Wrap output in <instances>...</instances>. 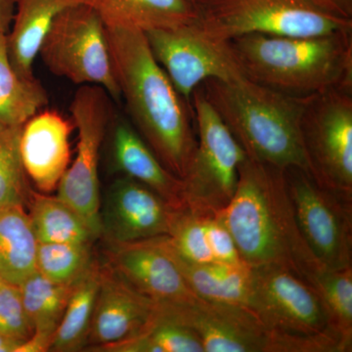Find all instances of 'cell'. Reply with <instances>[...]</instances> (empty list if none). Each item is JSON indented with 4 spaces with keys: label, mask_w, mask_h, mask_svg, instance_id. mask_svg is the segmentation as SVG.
I'll list each match as a JSON object with an SVG mask.
<instances>
[{
    "label": "cell",
    "mask_w": 352,
    "mask_h": 352,
    "mask_svg": "<svg viewBox=\"0 0 352 352\" xmlns=\"http://www.w3.org/2000/svg\"><path fill=\"white\" fill-rule=\"evenodd\" d=\"M171 249L187 263H210L214 261L205 229V214L183 208L176 210L166 236Z\"/></svg>",
    "instance_id": "31"
},
{
    "label": "cell",
    "mask_w": 352,
    "mask_h": 352,
    "mask_svg": "<svg viewBox=\"0 0 352 352\" xmlns=\"http://www.w3.org/2000/svg\"><path fill=\"white\" fill-rule=\"evenodd\" d=\"M21 346L20 342L0 333V352H17Z\"/></svg>",
    "instance_id": "36"
},
{
    "label": "cell",
    "mask_w": 352,
    "mask_h": 352,
    "mask_svg": "<svg viewBox=\"0 0 352 352\" xmlns=\"http://www.w3.org/2000/svg\"><path fill=\"white\" fill-rule=\"evenodd\" d=\"M188 1L191 2V3L196 7L197 4H198L199 2H201V0H188Z\"/></svg>",
    "instance_id": "37"
},
{
    "label": "cell",
    "mask_w": 352,
    "mask_h": 352,
    "mask_svg": "<svg viewBox=\"0 0 352 352\" xmlns=\"http://www.w3.org/2000/svg\"><path fill=\"white\" fill-rule=\"evenodd\" d=\"M164 249L179 268L189 288L199 298L210 302L249 308L252 294V268L245 264L187 263L171 249L161 236Z\"/></svg>",
    "instance_id": "20"
},
{
    "label": "cell",
    "mask_w": 352,
    "mask_h": 352,
    "mask_svg": "<svg viewBox=\"0 0 352 352\" xmlns=\"http://www.w3.org/2000/svg\"><path fill=\"white\" fill-rule=\"evenodd\" d=\"M113 127L111 153L113 170L143 183L173 208H185L182 179L166 170L131 122L116 117Z\"/></svg>",
    "instance_id": "18"
},
{
    "label": "cell",
    "mask_w": 352,
    "mask_h": 352,
    "mask_svg": "<svg viewBox=\"0 0 352 352\" xmlns=\"http://www.w3.org/2000/svg\"><path fill=\"white\" fill-rule=\"evenodd\" d=\"M106 27L146 32L195 24V6L188 0H88Z\"/></svg>",
    "instance_id": "21"
},
{
    "label": "cell",
    "mask_w": 352,
    "mask_h": 352,
    "mask_svg": "<svg viewBox=\"0 0 352 352\" xmlns=\"http://www.w3.org/2000/svg\"><path fill=\"white\" fill-rule=\"evenodd\" d=\"M144 34L155 60L190 103L194 90L205 80L243 76L228 44L205 36L195 24L149 30Z\"/></svg>",
    "instance_id": "12"
},
{
    "label": "cell",
    "mask_w": 352,
    "mask_h": 352,
    "mask_svg": "<svg viewBox=\"0 0 352 352\" xmlns=\"http://www.w3.org/2000/svg\"><path fill=\"white\" fill-rule=\"evenodd\" d=\"M177 210L143 183L120 175L101 201L100 238L131 243L168 236Z\"/></svg>",
    "instance_id": "14"
},
{
    "label": "cell",
    "mask_w": 352,
    "mask_h": 352,
    "mask_svg": "<svg viewBox=\"0 0 352 352\" xmlns=\"http://www.w3.org/2000/svg\"><path fill=\"white\" fill-rule=\"evenodd\" d=\"M88 0H17L6 50L11 66L24 78H34V62L44 36L62 11Z\"/></svg>",
    "instance_id": "19"
},
{
    "label": "cell",
    "mask_w": 352,
    "mask_h": 352,
    "mask_svg": "<svg viewBox=\"0 0 352 352\" xmlns=\"http://www.w3.org/2000/svg\"><path fill=\"white\" fill-rule=\"evenodd\" d=\"M94 243H38L36 270L50 281L72 284L95 263Z\"/></svg>",
    "instance_id": "28"
},
{
    "label": "cell",
    "mask_w": 352,
    "mask_h": 352,
    "mask_svg": "<svg viewBox=\"0 0 352 352\" xmlns=\"http://www.w3.org/2000/svg\"><path fill=\"white\" fill-rule=\"evenodd\" d=\"M156 310L194 331L204 352H270V333L249 308L196 296Z\"/></svg>",
    "instance_id": "13"
},
{
    "label": "cell",
    "mask_w": 352,
    "mask_h": 352,
    "mask_svg": "<svg viewBox=\"0 0 352 352\" xmlns=\"http://www.w3.org/2000/svg\"><path fill=\"white\" fill-rule=\"evenodd\" d=\"M217 214L249 267L282 266L308 284L324 270L298 230L284 170L245 157L235 193Z\"/></svg>",
    "instance_id": "2"
},
{
    "label": "cell",
    "mask_w": 352,
    "mask_h": 352,
    "mask_svg": "<svg viewBox=\"0 0 352 352\" xmlns=\"http://www.w3.org/2000/svg\"><path fill=\"white\" fill-rule=\"evenodd\" d=\"M245 78L293 96L352 90V31L324 36L250 34L226 41Z\"/></svg>",
    "instance_id": "3"
},
{
    "label": "cell",
    "mask_w": 352,
    "mask_h": 352,
    "mask_svg": "<svg viewBox=\"0 0 352 352\" xmlns=\"http://www.w3.org/2000/svg\"><path fill=\"white\" fill-rule=\"evenodd\" d=\"M106 32L120 99L132 126L166 170L182 179L197 145L191 103L155 60L144 32L106 27Z\"/></svg>",
    "instance_id": "1"
},
{
    "label": "cell",
    "mask_w": 352,
    "mask_h": 352,
    "mask_svg": "<svg viewBox=\"0 0 352 352\" xmlns=\"http://www.w3.org/2000/svg\"><path fill=\"white\" fill-rule=\"evenodd\" d=\"M108 352H204L200 339L194 331L168 315L157 311L135 337L105 347Z\"/></svg>",
    "instance_id": "27"
},
{
    "label": "cell",
    "mask_w": 352,
    "mask_h": 352,
    "mask_svg": "<svg viewBox=\"0 0 352 352\" xmlns=\"http://www.w3.org/2000/svg\"><path fill=\"white\" fill-rule=\"evenodd\" d=\"M155 303L129 286L107 265L102 266L87 347L101 351L138 335L151 320Z\"/></svg>",
    "instance_id": "16"
},
{
    "label": "cell",
    "mask_w": 352,
    "mask_h": 352,
    "mask_svg": "<svg viewBox=\"0 0 352 352\" xmlns=\"http://www.w3.org/2000/svg\"><path fill=\"white\" fill-rule=\"evenodd\" d=\"M296 224L324 270L352 267V201L320 186L300 168L284 170Z\"/></svg>",
    "instance_id": "11"
},
{
    "label": "cell",
    "mask_w": 352,
    "mask_h": 352,
    "mask_svg": "<svg viewBox=\"0 0 352 352\" xmlns=\"http://www.w3.org/2000/svg\"><path fill=\"white\" fill-rule=\"evenodd\" d=\"M48 104V95L38 78H24L11 66L6 34H0V126H24Z\"/></svg>",
    "instance_id": "25"
},
{
    "label": "cell",
    "mask_w": 352,
    "mask_h": 352,
    "mask_svg": "<svg viewBox=\"0 0 352 352\" xmlns=\"http://www.w3.org/2000/svg\"><path fill=\"white\" fill-rule=\"evenodd\" d=\"M191 106L197 145L182 179L183 204L193 212L212 214L223 210L232 199L247 156L200 85L192 94Z\"/></svg>",
    "instance_id": "7"
},
{
    "label": "cell",
    "mask_w": 352,
    "mask_h": 352,
    "mask_svg": "<svg viewBox=\"0 0 352 352\" xmlns=\"http://www.w3.org/2000/svg\"><path fill=\"white\" fill-rule=\"evenodd\" d=\"M75 284L54 283L36 271L20 285L23 303L34 328V335L21 344L18 352L50 351Z\"/></svg>",
    "instance_id": "22"
},
{
    "label": "cell",
    "mask_w": 352,
    "mask_h": 352,
    "mask_svg": "<svg viewBox=\"0 0 352 352\" xmlns=\"http://www.w3.org/2000/svg\"><path fill=\"white\" fill-rule=\"evenodd\" d=\"M101 278L102 266L95 261L91 268L76 282L50 351H78L87 347Z\"/></svg>",
    "instance_id": "24"
},
{
    "label": "cell",
    "mask_w": 352,
    "mask_h": 352,
    "mask_svg": "<svg viewBox=\"0 0 352 352\" xmlns=\"http://www.w3.org/2000/svg\"><path fill=\"white\" fill-rule=\"evenodd\" d=\"M300 131L310 176L352 201V90L310 95Z\"/></svg>",
    "instance_id": "9"
},
{
    "label": "cell",
    "mask_w": 352,
    "mask_h": 352,
    "mask_svg": "<svg viewBox=\"0 0 352 352\" xmlns=\"http://www.w3.org/2000/svg\"><path fill=\"white\" fill-rule=\"evenodd\" d=\"M38 55L53 75L75 85L100 87L120 100L106 25L90 4L62 11L44 36Z\"/></svg>",
    "instance_id": "8"
},
{
    "label": "cell",
    "mask_w": 352,
    "mask_h": 352,
    "mask_svg": "<svg viewBox=\"0 0 352 352\" xmlns=\"http://www.w3.org/2000/svg\"><path fill=\"white\" fill-rule=\"evenodd\" d=\"M196 10L197 29L224 43L250 34L314 36L352 31V20L311 0H201Z\"/></svg>",
    "instance_id": "6"
},
{
    "label": "cell",
    "mask_w": 352,
    "mask_h": 352,
    "mask_svg": "<svg viewBox=\"0 0 352 352\" xmlns=\"http://www.w3.org/2000/svg\"><path fill=\"white\" fill-rule=\"evenodd\" d=\"M72 120L55 110H41L25 122L20 151L28 177L41 193L57 190L71 162Z\"/></svg>",
    "instance_id": "17"
},
{
    "label": "cell",
    "mask_w": 352,
    "mask_h": 352,
    "mask_svg": "<svg viewBox=\"0 0 352 352\" xmlns=\"http://www.w3.org/2000/svg\"><path fill=\"white\" fill-rule=\"evenodd\" d=\"M310 285L325 303L336 327L352 342V267L322 270L314 275Z\"/></svg>",
    "instance_id": "30"
},
{
    "label": "cell",
    "mask_w": 352,
    "mask_h": 352,
    "mask_svg": "<svg viewBox=\"0 0 352 352\" xmlns=\"http://www.w3.org/2000/svg\"><path fill=\"white\" fill-rule=\"evenodd\" d=\"M0 333L21 344L34 335L20 287L16 285L6 283L0 288Z\"/></svg>",
    "instance_id": "32"
},
{
    "label": "cell",
    "mask_w": 352,
    "mask_h": 352,
    "mask_svg": "<svg viewBox=\"0 0 352 352\" xmlns=\"http://www.w3.org/2000/svg\"><path fill=\"white\" fill-rule=\"evenodd\" d=\"M28 204L38 243H94L98 239L85 219L57 196L32 192Z\"/></svg>",
    "instance_id": "26"
},
{
    "label": "cell",
    "mask_w": 352,
    "mask_h": 352,
    "mask_svg": "<svg viewBox=\"0 0 352 352\" xmlns=\"http://www.w3.org/2000/svg\"><path fill=\"white\" fill-rule=\"evenodd\" d=\"M205 229L214 261L227 264L244 263L230 231L217 212L205 214Z\"/></svg>",
    "instance_id": "33"
},
{
    "label": "cell",
    "mask_w": 352,
    "mask_h": 352,
    "mask_svg": "<svg viewBox=\"0 0 352 352\" xmlns=\"http://www.w3.org/2000/svg\"><path fill=\"white\" fill-rule=\"evenodd\" d=\"M22 127L0 126V210L25 207L32 193L21 157Z\"/></svg>",
    "instance_id": "29"
},
{
    "label": "cell",
    "mask_w": 352,
    "mask_h": 352,
    "mask_svg": "<svg viewBox=\"0 0 352 352\" xmlns=\"http://www.w3.org/2000/svg\"><path fill=\"white\" fill-rule=\"evenodd\" d=\"M6 283H7V282L4 281L3 278L0 276V288H1V287Z\"/></svg>",
    "instance_id": "38"
},
{
    "label": "cell",
    "mask_w": 352,
    "mask_h": 352,
    "mask_svg": "<svg viewBox=\"0 0 352 352\" xmlns=\"http://www.w3.org/2000/svg\"><path fill=\"white\" fill-rule=\"evenodd\" d=\"M24 208L0 210V276L16 286L38 271V242Z\"/></svg>",
    "instance_id": "23"
},
{
    "label": "cell",
    "mask_w": 352,
    "mask_h": 352,
    "mask_svg": "<svg viewBox=\"0 0 352 352\" xmlns=\"http://www.w3.org/2000/svg\"><path fill=\"white\" fill-rule=\"evenodd\" d=\"M17 0H0V34H7L12 25Z\"/></svg>",
    "instance_id": "35"
},
{
    "label": "cell",
    "mask_w": 352,
    "mask_h": 352,
    "mask_svg": "<svg viewBox=\"0 0 352 352\" xmlns=\"http://www.w3.org/2000/svg\"><path fill=\"white\" fill-rule=\"evenodd\" d=\"M249 309L270 333V352H351L314 287L282 266L252 268Z\"/></svg>",
    "instance_id": "5"
},
{
    "label": "cell",
    "mask_w": 352,
    "mask_h": 352,
    "mask_svg": "<svg viewBox=\"0 0 352 352\" xmlns=\"http://www.w3.org/2000/svg\"><path fill=\"white\" fill-rule=\"evenodd\" d=\"M69 111L78 129L76 155L58 185L57 197L73 208L100 239L99 160L112 122L110 95L100 87L82 85L74 95Z\"/></svg>",
    "instance_id": "10"
},
{
    "label": "cell",
    "mask_w": 352,
    "mask_h": 352,
    "mask_svg": "<svg viewBox=\"0 0 352 352\" xmlns=\"http://www.w3.org/2000/svg\"><path fill=\"white\" fill-rule=\"evenodd\" d=\"M207 100L252 161L280 170L308 168L300 124L308 97L293 96L245 78H210Z\"/></svg>",
    "instance_id": "4"
},
{
    "label": "cell",
    "mask_w": 352,
    "mask_h": 352,
    "mask_svg": "<svg viewBox=\"0 0 352 352\" xmlns=\"http://www.w3.org/2000/svg\"><path fill=\"white\" fill-rule=\"evenodd\" d=\"M106 265L156 305H176L196 296L161 237L131 243H108Z\"/></svg>",
    "instance_id": "15"
},
{
    "label": "cell",
    "mask_w": 352,
    "mask_h": 352,
    "mask_svg": "<svg viewBox=\"0 0 352 352\" xmlns=\"http://www.w3.org/2000/svg\"><path fill=\"white\" fill-rule=\"evenodd\" d=\"M311 1L333 15L344 19L352 20V0H311Z\"/></svg>",
    "instance_id": "34"
}]
</instances>
